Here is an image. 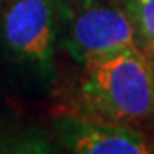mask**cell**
<instances>
[{"label": "cell", "mask_w": 154, "mask_h": 154, "mask_svg": "<svg viewBox=\"0 0 154 154\" xmlns=\"http://www.w3.org/2000/svg\"><path fill=\"white\" fill-rule=\"evenodd\" d=\"M82 115L118 125L154 116V67L140 48L89 62L79 82Z\"/></svg>", "instance_id": "1"}, {"label": "cell", "mask_w": 154, "mask_h": 154, "mask_svg": "<svg viewBox=\"0 0 154 154\" xmlns=\"http://www.w3.org/2000/svg\"><path fill=\"white\" fill-rule=\"evenodd\" d=\"M57 29V0H11L2 14V39L9 55L45 82L55 79Z\"/></svg>", "instance_id": "2"}, {"label": "cell", "mask_w": 154, "mask_h": 154, "mask_svg": "<svg viewBox=\"0 0 154 154\" xmlns=\"http://www.w3.org/2000/svg\"><path fill=\"white\" fill-rule=\"evenodd\" d=\"M79 65L139 48L137 34L125 9L110 4H88L72 17L62 39Z\"/></svg>", "instance_id": "3"}, {"label": "cell", "mask_w": 154, "mask_h": 154, "mask_svg": "<svg viewBox=\"0 0 154 154\" xmlns=\"http://www.w3.org/2000/svg\"><path fill=\"white\" fill-rule=\"evenodd\" d=\"M53 132L62 147L75 154H149L154 146L128 125L98 120L88 115L55 116Z\"/></svg>", "instance_id": "4"}, {"label": "cell", "mask_w": 154, "mask_h": 154, "mask_svg": "<svg viewBox=\"0 0 154 154\" xmlns=\"http://www.w3.org/2000/svg\"><path fill=\"white\" fill-rule=\"evenodd\" d=\"M123 9L134 24L139 48L154 58V0H127Z\"/></svg>", "instance_id": "5"}, {"label": "cell", "mask_w": 154, "mask_h": 154, "mask_svg": "<svg viewBox=\"0 0 154 154\" xmlns=\"http://www.w3.org/2000/svg\"><path fill=\"white\" fill-rule=\"evenodd\" d=\"M149 60H151V63H152V67H154V58H149Z\"/></svg>", "instance_id": "6"}, {"label": "cell", "mask_w": 154, "mask_h": 154, "mask_svg": "<svg viewBox=\"0 0 154 154\" xmlns=\"http://www.w3.org/2000/svg\"><path fill=\"white\" fill-rule=\"evenodd\" d=\"M2 4H4V0H0V5H2Z\"/></svg>", "instance_id": "7"}]
</instances>
